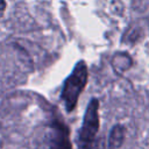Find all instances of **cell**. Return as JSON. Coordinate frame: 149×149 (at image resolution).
I'll list each match as a JSON object with an SVG mask.
<instances>
[{"label": "cell", "mask_w": 149, "mask_h": 149, "mask_svg": "<svg viewBox=\"0 0 149 149\" xmlns=\"http://www.w3.org/2000/svg\"><path fill=\"white\" fill-rule=\"evenodd\" d=\"M99 129V100L93 98L90 100L81 128L78 133V149H95L94 141Z\"/></svg>", "instance_id": "7a4b0ae2"}, {"label": "cell", "mask_w": 149, "mask_h": 149, "mask_svg": "<svg viewBox=\"0 0 149 149\" xmlns=\"http://www.w3.org/2000/svg\"><path fill=\"white\" fill-rule=\"evenodd\" d=\"M49 149H71L68 129L62 123H56L52 127Z\"/></svg>", "instance_id": "3957f363"}, {"label": "cell", "mask_w": 149, "mask_h": 149, "mask_svg": "<svg viewBox=\"0 0 149 149\" xmlns=\"http://www.w3.org/2000/svg\"><path fill=\"white\" fill-rule=\"evenodd\" d=\"M122 141H123V127L120 125H116L111 132V136H109L111 147L118 148L121 146Z\"/></svg>", "instance_id": "277c9868"}, {"label": "cell", "mask_w": 149, "mask_h": 149, "mask_svg": "<svg viewBox=\"0 0 149 149\" xmlns=\"http://www.w3.org/2000/svg\"><path fill=\"white\" fill-rule=\"evenodd\" d=\"M87 78H88L87 65L84 61H79L74 65L69 77L65 79L61 93V99L68 112H71L77 106L78 98L81 91L84 90V87L86 86Z\"/></svg>", "instance_id": "6da1fadb"}, {"label": "cell", "mask_w": 149, "mask_h": 149, "mask_svg": "<svg viewBox=\"0 0 149 149\" xmlns=\"http://www.w3.org/2000/svg\"><path fill=\"white\" fill-rule=\"evenodd\" d=\"M95 149H101V148L100 147H95Z\"/></svg>", "instance_id": "8992f818"}, {"label": "cell", "mask_w": 149, "mask_h": 149, "mask_svg": "<svg viewBox=\"0 0 149 149\" xmlns=\"http://www.w3.org/2000/svg\"><path fill=\"white\" fill-rule=\"evenodd\" d=\"M5 9H6V2L5 0H0V17L3 15Z\"/></svg>", "instance_id": "5b68a950"}]
</instances>
